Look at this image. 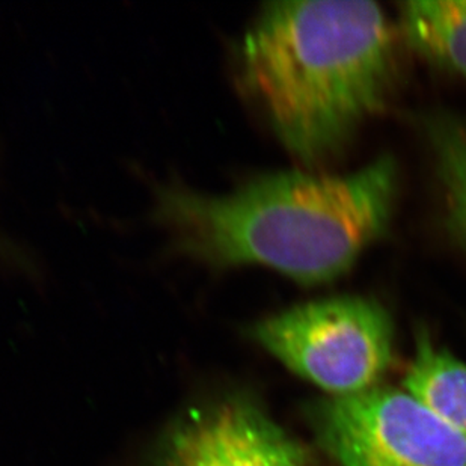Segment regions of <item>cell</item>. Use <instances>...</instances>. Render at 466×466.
Listing matches in <instances>:
<instances>
[{
	"label": "cell",
	"mask_w": 466,
	"mask_h": 466,
	"mask_svg": "<svg viewBox=\"0 0 466 466\" xmlns=\"http://www.w3.org/2000/svg\"><path fill=\"white\" fill-rule=\"evenodd\" d=\"M399 189L391 156L348 174L282 171L227 195L156 190L172 251L208 268L263 266L302 286L335 281L387 233Z\"/></svg>",
	"instance_id": "obj_1"
},
{
	"label": "cell",
	"mask_w": 466,
	"mask_h": 466,
	"mask_svg": "<svg viewBox=\"0 0 466 466\" xmlns=\"http://www.w3.org/2000/svg\"><path fill=\"white\" fill-rule=\"evenodd\" d=\"M238 76L279 144L305 167H319L387 107L396 35L374 2H272L243 36Z\"/></svg>",
	"instance_id": "obj_2"
},
{
	"label": "cell",
	"mask_w": 466,
	"mask_h": 466,
	"mask_svg": "<svg viewBox=\"0 0 466 466\" xmlns=\"http://www.w3.org/2000/svg\"><path fill=\"white\" fill-rule=\"evenodd\" d=\"M251 337L290 371L332 396L376 387L394 350L390 312L362 296L298 305L256 323Z\"/></svg>",
	"instance_id": "obj_3"
},
{
	"label": "cell",
	"mask_w": 466,
	"mask_h": 466,
	"mask_svg": "<svg viewBox=\"0 0 466 466\" xmlns=\"http://www.w3.org/2000/svg\"><path fill=\"white\" fill-rule=\"evenodd\" d=\"M311 421L339 466H466V436L410 392L332 396L312 408Z\"/></svg>",
	"instance_id": "obj_4"
},
{
	"label": "cell",
	"mask_w": 466,
	"mask_h": 466,
	"mask_svg": "<svg viewBox=\"0 0 466 466\" xmlns=\"http://www.w3.org/2000/svg\"><path fill=\"white\" fill-rule=\"evenodd\" d=\"M151 466H316L256 401L227 396L180 415L160 436Z\"/></svg>",
	"instance_id": "obj_5"
},
{
	"label": "cell",
	"mask_w": 466,
	"mask_h": 466,
	"mask_svg": "<svg viewBox=\"0 0 466 466\" xmlns=\"http://www.w3.org/2000/svg\"><path fill=\"white\" fill-rule=\"evenodd\" d=\"M399 32L418 56L466 77V0L405 2Z\"/></svg>",
	"instance_id": "obj_6"
},
{
	"label": "cell",
	"mask_w": 466,
	"mask_h": 466,
	"mask_svg": "<svg viewBox=\"0 0 466 466\" xmlns=\"http://www.w3.org/2000/svg\"><path fill=\"white\" fill-rule=\"evenodd\" d=\"M405 387L410 396L466 436V364L438 348L426 330L418 332Z\"/></svg>",
	"instance_id": "obj_7"
},
{
	"label": "cell",
	"mask_w": 466,
	"mask_h": 466,
	"mask_svg": "<svg viewBox=\"0 0 466 466\" xmlns=\"http://www.w3.org/2000/svg\"><path fill=\"white\" fill-rule=\"evenodd\" d=\"M424 132L444 195L447 227L466 251V116L431 115Z\"/></svg>",
	"instance_id": "obj_8"
}]
</instances>
